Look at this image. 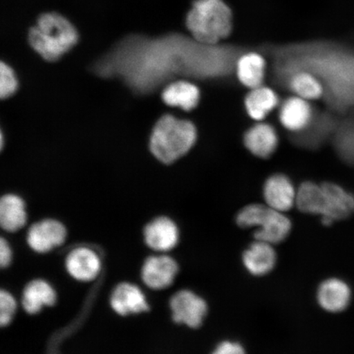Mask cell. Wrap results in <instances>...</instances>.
I'll return each mask as SVG.
<instances>
[{
	"label": "cell",
	"instance_id": "cell-11",
	"mask_svg": "<svg viewBox=\"0 0 354 354\" xmlns=\"http://www.w3.org/2000/svg\"><path fill=\"white\" fill-rule=\"evenodd\" d=\"M145 245L154 252L167 253L178 245L180 233L176 224L167 216H160L145 225L143 232Z\"/></svg>",
	"mask_w": 354,
	"mask_h": 354
},
{
	"label": "cell",
	"instance_id": "cell-1",
	"mask_svg": "<svg viewBox=\"0 0 354 354\" xmlns=\"http://www.w3.org/2000/svg\"><path fill=\"white\" fill-rule=\"evenodd\" d=\"M30 46L48 61H55L78 41L77 30L64 16L57 12L44 13L30 29Z\"/></svg>",
	"mask_w": 354,
	"mask_h": 354
},
{
	"label": "cell",
	"instance_id": "cell-17",
	"mask_svg": "<svg viewBox=\"0 0 354 354\" xmlns=\"http://www.w3.org/2000/svg\"><path fill=\"white\" fill-rule=\"evenodd\" d=\"M243 143L255 156L267 158L276 151L278 136L272 126L259 123L246 131Z\"/></svg>",
	"mask_w": 354,
	"mask_h": 354
},
{
	"label": "cell",
	"instance_id": "cell-3",
	"mask_svg": "<svg viewBox=\"0 0 354 354\" xmlns=\"http://www.w3.org/2000/svg\"><path fill=\"white\" fill-rule=\"evenodd\" d=\"M187 26L199 42L216 44L231 33L232 12L223 0H197L188 13Z\"/></svg>",
	"mask_w": 354,
	"mask_h": 354
},
{
	"label": "cell",
	"instance_id": "cell-23",
	"mask_svg": "<svg viewBox=\"0 0 354 354\" xmlns=\"http://www.w3.org/2000/svg\"><path fill=\"white\" fill-rule=\"evenodd\" d=\"M290 87L297 96L306 100L320 99L324 93L319 80L306 72L294 74L290 80Z\"/></svg>",
	"mask_w": 354,
	"mask_h": 354
},
{
	"label": "cell",
	"instance_id": "cell-15",
	"mask_svg": "<svg viewBox=\"0 0 354 354\" xmlns=\"http://www.w3.org/2000/svg\"><path fill=\"white\" fill-rule=\"evenodd\" d=\"M277 263L273 245L256 241L243 254V263L252 275L262 277L272 271Z\"/></svg>",
	"mask_w": 354,
	"mask_h": 354
},
{
	"label": "cell",
	"instance_id": "cell-2",
	"mask_svg": "<svg viewBox=\"0 0 354 354\" xmlns=\"http://www.w3.org/2000/svg\"><path fill=\"white\" fill-rule=\"evenodd\" d=\"M197 139L192 122L166 115L155 126L150 149L158 160L171 163L189 151Z\"/></svg>",
	"mask_w": 354,
	"mask_h": 354
},
{
	"label": "cell",
	"instance_id": "cell-24",
	"mask_svg": "<svg viewBox=\"0 0 354 354\" xmlns=\"http://www.w3.org/2000/svg\"><path fill=\"white\" fill-rule=\"evenodd\" d=\"M17 308V301L10 291L0 290V326L2 328L10 326Z\"/></svg>",
	"mask_w": 354,
	"mask_h": 354
},
{
	"label": "cell",
	"instance_id": "cell-20",
	"mask_svg": "<svg viewBox=\"0 0 354 354\" xmlns=\"http://www.w3.org/2000/svg\"><path fill=\"white\" fill-rule=\"evenodd\" d=\"M278 97L272 88L260 86L253 88L246 96L248 114L256 121H262L278 104Z\"/></svg>",
	"mask_w": 354,
	"mask_h": 354
},
{
	"label": "cell",
	"instance_id": "cell-13",
	"mask_svg": "<svg viewBox=\"0 0 354 354\" xmlns=\"http://www.w3.org/2000/svg\"><path fill=\"white\" fill-rule=\"evenodd\" d=\"M54 288L43 279H34L24 288L21 293V307L29 315H35L44 307H54L57 303Z\"/></svg>",
	"mask_w": 354,
	"mask_h": 354
},
{
	"label": "cell",
	"instance_id": "cell-8",
	"mask_svg": "<svg viewBox=\"0 0 354 354\" xmlns=\"http://www.w3.org/2000/svg\"><path fill=\"white\" fill-rule=\"evenodd\" d=\"M66 240V230L56 220L46 219L35 223L26 234V243L30 249L39 254L50 253L64 245Z\"/></svg>",
	"mask_w": 354,
	"mask_h": 354
},
{
	"label": "cell",
	"instance_id": "cell-22",
	"mask_svg": "<svg viewBox=\"0 0 354 354\" xmlns=\"http://www.w3.org/2000/svg\"><path fill=\"white\" fill-rule=\"evenodd\" d=\"M322 197V185L306 181L300 185L296 194L295 205L305 214L321 215Z\"/></svg>",
	"mask_w": 354,
	"mask_h": 354
},
{
	"label": "cell",
	"instance_id": "cell-6",
	"mask_svg": "<svg viewBox=\"0 0 354 354\" xmlns=\"http://www.w3.org/2000/svg\"><path fill=\"white\" fill-rule=\"evenodd\" d=\"M179 272V266L172 257L167 254L149 256L140 268L143 284L153 290L170 287Z\"/></svg>",
	"mask_w": 354,
	"mask_h": 354
},
{
	"label": "cell",
	"instance_id": "cell-27",
	"mask_svg": "<svg viewBox=\"0 0 354 354\" xmlns=\"http://www.w3.org/2000/svg\"><path fill=\"white\" fill-rule=\"evenodd\" d=\"M12 250L6 238L0 239V267L6 269L12 263Z\"/></svg>",
	"mask_w": 354,
	"mask_h": 354
},
{
	"label": "cell",
	"instance_id": "cell-14",
	"mask_svg": "<svg viewBox=\"0 0 354 354\" xmlns=\"http://www.w3.org/2000/svg\"><path fill=\"white\" fill-rule=\"evenodd\" d=\"M351 300V288L346 282L340 279H327L318 288V304L327 312H342L348 306Z\"/></svg>",
	"mask_w": 354,
	"mask_h": 354
},
{
	"label": "cell",
	"instance_id": "cell-26",
	"mask_svg": "<svg viewBox=\"0 0 354 354\" xmlns=\"http://www.w3.org/2000/svg\"><path fill=\"white\" fill-rule=\"evenodd\" d=\"M212 354H246L241 344L230 340L220 343Z\"/></svg>",
	"mask_w": 354,
	"mask_h": 354
},
{
	"label": "cell",
	"instance_id": "cell-12",
	"mask_svg": "<svg viewBox=\"0 0 354 354\" xmlns=\"http://www.w3.org/2000/svg\"><path fill=\"white\" fill-rule=\"evenodd\" d=\"M296 194L289 177L283 174L270 176L266 181L263 194L267 205L279 212L289 211L296 203Z\"/></svg>",
	"mask_w": 354,
	"mask_h": 354
},
{
	"label": "cell",
	"instance_id": "cell-7",
	"mask_svg": "<svg viewBox=\"0 0 354 354\" xmlns=\"http://www.w3.org/2000/svg\"><path fill=\"white\" fill-rule=\"evenodd\" d=\"M323 192L321 216L322 223L330 225L334 221L348 218L354 212V196L337 184H321Z\"/></svg>",
	"mask_w": 354,
	"mask_h": 354
},
{
	"label": "cell",
	"instance_id": "cell-4",
	"mask_svg": "<svg viewBox=\"0 0 354 354\" xmlns=\"http://www.w3.org/2000/svg\"><path fill=\"white\" fill-rule=\"evenodd\" d=\"M236 223L241 228L256 227V241L272 245L285 241L291 230V221L283 212L259 203L248 205L239 212Z\"/></svg>",
	"mask_w": 354,
	"mask_h": 354
},
{
	"label": "cell",
	"instance_id": "cell-16",
	"mask_svg": "<svg viewBox=\"0 0 354 354\" xmlns=\"http://www.w3.org/2000/svg\"><path fill=\"white\" fill-rule=\"evenodd\" d=\"M279 118L287 130L302 131L312 121L313 109L308 100L299 96L291 97L281 105Z\"/></svg>",
	"mask_w": 354,
	"mask_h": 354
},
{
	"label": "cell",
	"instance_id": "cell-25",
	"mask_svg": "<svg viewBox=\"0 0 354 354\" xmlns=\"http://www.w3.org/2000/svg\"><path fill=\"white\" fill-rule=\"evenodd\" d=\"M17 88V82L13 71L10 66L0 64V96L7 98L15 93Z\"/></svg>",
	"mask_w": 354,
	"mask_h": 354
},
{
	"label": "cell",
	"instance_id": "cell-10",
	"mask_svg": "<svg viewBox=\"0 0 354 354\" xmlns=\"http://www.w3.org/2000/svg\"><path fill=\"white\" fill-rule=\"evenodd\" d=\"M64 266L66 272L80 282H91L99 277L102 263L98 254L86 246L75 248L66 254Z\"/></svg>",
	"mask_w": 354,
	"mask_h": 354
},
{
	"label": "cell",
	"instance_id": "cell-18",
	"mask_svg": "<svg viewBox=\"0 0 354 354\" xmlns=\"http://www.w3.org/2000/svg\"><path fill=\"white\" fill-rule=\"evenodd\" d=\"M26 212L24 202L16 196H3L0 201V225L4 232L15 233L25 227Z\"/></svg>",
	"mask_w": 354,
	"mask_h": 354
},
{
	"label": "cell",
	"instance_id": "cell-9",
	"mask_svg": "<svg viewBox=\"0 0 354 354\" xmlns=\"http://www.w3.org/2000/svg\"><path fill=\"white\" fill-rule=\"evenodd\" d=\"M109 305L122 317L148 313L151 308L143 291L129 281H122L113 288L109 296Z\"/></svg>",
	"mask_w": 354,
	"mask_h": 354
},
{
	"label": "cell",
	"instance_id": "cell-21",
	"mask_svg": "<svg viewBox=\"0 0 354 354\" xmlns=\"http://www.w3.org/2000/svg\"><path fill=\"white\" fill-rule=\"evenodd\" d=\"M266 63L263 57L256 53H250L239 59L237 76L243 86L251 88L262 86Z\"/></svg>",
	"mask_w": 354,
	"mask_h": 354
},
{
	"label": "cell",
	"instance_id": "cell-5",
	"mask_svg": "<svg viewBox=\"0 0 354 354\" xmlns=\"http://www.w3.org/2000/svg\"><path fill=\"white\" fill-rule=\"evenodd\" d=\"M169 305L172 321L189 328H198L207 316L206 301L189 290L176 292L172 295Z\"/></svg>",
	"mask_w": 354,
	"mask_h": 354
},
{
	"label": "cell",
	"instance_id": "cell-19",
	"mask_svg": "<svg viewBox=\"0 0 354 354\" xmlns=\"http://www.w3.org/2000/svg\"><path fill=\"white\" fill-rule=\"evenodd\" d=\"M201 93L196 86L187 82L171 83L162 92V100L172 107L190 111L197 107Z\"/></svg>",
	"mask_w": 354,
	"mask_h": 354
}]
</instances>
